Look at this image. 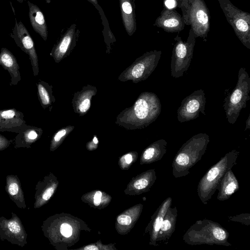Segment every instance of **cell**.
Instances as JSON below:
<instances>
[{"label":"cell","mask_w":250,"mask_h":250,"mask_svg":"<svg viewBox=\"0 0 250 250\" xmlns=\"http://www.w3.org/2000/svg\"><path fill=\"white\" fill-rule=\"evenodd\" d=\"M35 189L34 204L35 208H40L45 202L50 199L54 192V186H46L45 180L43 182H39L36 186Z\"/></svg>","instance_id":"26"},{"label":"cell","mask_w":250,"mask_h":250,"mask_svg":"<svg viewBox=\"0 0 250 250\" xmlns=\"http://www.w3.org/2000/svg\"><path fill=\"white\" fill-rule=\"evenodd\" d=\"M4 189L10 199L17 207L22 209L26 208L23 191L17 175L11 174L6 176Z\"/></svg>","instance_id":"17"},{"label":"cell","mask_w":250,"mask_h":250,"mask_svg":"<svg viewBox=\"0 0 250 250\" xmlns=\"http://www.w3.org/2000/svg\"><path fill=\"white\" fill-rule=\"evenodd\" d=\"M185 25L182 16L177 11L165 7L153 24L169 33H179L184 29Z\"/></svg>","instance_id":"13"},{"label":"cell","mask_w":250,"mask_h":250,"mask_svg":"<svg viewBox=\"0 0 250 250\" xmlns=\"http://www.w3.org/2000/svg\"><path fill=\"white\" fill-rule=\"evenodd\" d=\"M167 142L163 139L154 142L144 151L143 159L150 163L161 160L167 152Z\"/></svg>","instance_id":"23"},{"label":"cell","mask_w":250,"mask_h":250,"mask_svg":"<svg viewBox=\"0 0 250 250\" xmlns=\"http://www.w3.org/2000/svg\"><path fill=\"white\" fill-rule=\"evenodd\" d=\"M206 99L204 91L199 89L193 92L182 101L177 109V119L180 123L193 120L205 112Z\"/></svg>","instance_id":"11"},{"label":"cell","mask_w":250,"mask_h":250,"mask_svg":"<svg viewBox=\"0 0 250 250\" xmlns=\"http://www.w3.org/2000/svg\"><path fill=\"white\" fill-rule=\"evenodd\" d=\"M161 109L157 95L153 92H144L132 106L119 115L116 123L128 129L144 128L157 119Z\"/></svg>","instance_id":"1"},{"label":"cell","mask_w":250,"mask_h":250,"mask_svg":"<svg viewBox=\"0 0 250 250\" xmlns=\"http://www.w3.org/2000/svg\"><path fill=\"white\" fill-rule=\"evenodd\" d=\"M177 2V7H179L182 4L184 3L188 0H176Z\"/></svg>","instance_id":"38"},{"label":"cell","mask_w":250,"mask_h":250,"mask_svg":"<svg viewBox=\"0 0 250 250\" xmlns=\"http://www.w3.org/2000/svg\"><path fill=\"white\" fill-rule=\"evenodd\" d=\"M85 250H98V248L95 246L90 245V246H87L85 247L84 248Z\"/></svg>","instance_id":"36"},{"label":"cell","mask_w":250,"mask_h":250,"mask_svg":"<svg viewBox=\"0 0 250 250\" xmlns=\"http://www.w3.org/2000/svg\"><path fill=\"white\" fill-rule=\"evenodd\" d=\"M239 189L238 181L231 169L224 176L219 185L217 198L219 201L228 200Z\"/></svg>","instance_id":"20"},{"label":"cell","mask_w":250,"mask_h":250,"mask_svg":"<svg viewBox=\"0 0 250 250\" xmlns=\"http://www.w3.org/2000/svg\"><path fill=\"white\" fill-rule=\"evenodd\" d=\"M0 65L7 70L10 75L9 85H17L21 80L20 66L15 56L5 47H2L0 50Z\"/></svg>","instance_id":"16"},{"label":"cell","mask_w":250,"mask_h":250,"mask_svg":"<svg viewBox=\"0 0 250 250\" xmlns=\"http://www.w3.org/2000/svg\"><path fill=\"white\" fill-rule=\"evenodd\" d=\"M73 128L74 126H69L59 130L54 135L52 139V144L59 142Z\"/></svg>","instance_id":"28"},{"label":"cell","mask_w":250,"mask_h":250,"mask_svg":"<svg viewBox=\"0 0 250 250\" xmlns=\"http://www.w3.org/2000/svg\"><path fill=\"white\" fill-rule=\"evenodd\" d=\"M102 192L100 191H97L94 196V204L96 206L100 205L101 201Z\"/></svg>","instance_id":"34"},{"label":"cell","mask_w":250,"mask_h":250,"mask_svg":"<svg viewBox=\"0 0 250 250\" xmlns=\"http://www.w3.org/2000/svg\"><path fill=\"white\" fill-rule=\"evenodd\" d=\"M250 77L244 67L238 71L236 85L224 100L223 108L226 119L232 125L237 121L241 110L246 107L250 100Z\"/></svg>","instance_id":"5"},{"label":"cell","mask_w":250,"mask_h":250,"mask_svg":"<svg viewBox=\"0 0 250 250\" xmlns=\"http://www.w3.org/2000/svg\"><path fill=\"white\" fill-rule=\"evenodd\" d=\"M26 124L23 113L15 108L0 110V131L18 133Z\"/></svg>","instance_id":"14"},{"label":"cell","mask_w":250,"mask_h":250,"mask_svg":"<svg viewBox=\"0 0 250 250\" xmlns=\"http://www.w3.org/2000/svg\"><path fill=\"white\" fill-rule=\"evenodd\" d=\"M96 93V88L90 85L76 93L72 102L75 112L82 115L86 113L90 107L92 97Z\"/></svg>","instance_id":"19"},{"label":"cell","mask_w":250,"mask_h":250,"mask_svg":"<svg viewBox=\"0 0 250 250\" xmlns=\"http://www.w3.org/2000/svg\"><path fill=\"white\" fill-rule=\"evenodd\" d=\"M161 50H153L144 54L124 72L127 80L134 83L146 80L156 69L161 58ZM126 76V77H127Z\"/></svg>","instance_id":"9"},{"label":"cell","mask_w":250,"mask_h":250,"mask_svg":"<svg viewBox=\"0 0 250 250\" xmlns=\"http://www.w3.org/2000/svg\"><path fill=\"white\" fill-rule=\"evenodd\" d=\"M250 216L249 213H244L237 215L229 217V219L232 221L238 222L243 223L248 226L250 225Z\"/></svg>","instance_id":"29"},{"label":"cell","mask_w":250,"mask_h":250,"mask_svg":"<svg viewBox=\"0 0 250 250\" xmlns=\"http://www.w3.org/2000/svg\"><path fill=\"white\" fill-rule=\"evenodd\" d=\"M239 152L232 150L226 153L203 175L197 187L198 195L204 205L207 204L218 189L225 173L236 164Z\"/></svg>","instance_id":"4"},{"label":"cell","mask_w":250,"mask_h":250,"mask_svg":"<svg viewBox=\"0 0 250 250\" xmlns=\"http://www.w3.org/2000/svg\"><path fill=\"white\" fill-rule=\"evenodd\" d=\"M120 2L124 25L131 35L136 30V21L131 0H120Z\"/></svg>","instance_id":"25"},{"label":"cell","mask_w":250,"mask_h":250,"mask_svg":"<svg viewBox=\"0 0 250 250\" xmlns=\"http://www.w3.org/2000/svg\"><path fill=\"white\" fill-rule=\"evenodd\" d=\"M36 84L38 99L42 107L44 109L48 108L51 111L55 101L53 95L52 86L41 80H39Z\"/></svg>","instance_id":"24"},{"label":"cell","mask_w":250,"mask_h":250,"mask_svg":"<svg viewBox=\"0 0 250 250\" xmlns=\"http://www.w3.org/2000/svg\"><path fill=\"white\" fill-rule=\"evenodd\" d=\"M16 0L21 3H22L23 1V0Z\"/></svg>","instance_id":"40"},{"label":"cell","mask_w":250,"mask_h":250,"mask_svg":"<svg viewBox=\"0 0 250 250\" xmlns=\"http://www.w3.org/2000/svg\"><path fill=\"white\" fill-rule=\"evenodd\" d=\"M61 233L65 237H69L72 233V228L68 223H63L60 227Z\"/></svg>","instance_id":"30"},{"label":"cell","mask_w":250,"mask_h":250,"mask_svg":"<svg viewBox=\"0 0 250 250\" xmlns=\"http://www.w3.org/2000/svg\"><path fill=\"white\" fill-rule=\"evenodd\" d=\"M10 36L13 39L17 45L28 55L33 75L34 76H38L39 73V60L34 42L28 31L21 21L18 22L15 19V24Z\"/></svg>","instance_id":"12"},{"label":"cell","mask_w":250,"mask_h":250,"mask_svg":"<svg viewBox=\"0 0 250 250\" xmlns=\"http://www.w3.org/2000/svg\"><path fill=\"white\" fill-rule=\"evenodd\" d=\"M185 24L190 25L195 38L205 40L210 30V15L204 0H188L179 7Z\"/></svg>","instance_id":"6"},{"label":"cell","mask_w":250,"mask_h":250,"mask_svg":"<svg viewBox=\"0 0 250 250\" xmlns=\"http://www.w3.org/2000/svg\"><path fill=\"white\" fill-rule=\"evenodd\" d=\"M43 133L42 128L26 124L14 139V147L31 148V145L38 141Z\"/></svg>","instance_id":"15"},{"label":"cell","mask_w":250,"mask_h":250,"mask_svg":"<svg viewBox=\"0 0 250 250\" xmlns=\"http://www.w3.org/2000/svg\"><path fill=\"white\" fill-rule=\"evenodd\" d=\"M177 217L176 207L170 206L167 211L158 231L156 243L167 242L171 237L176 228Z\"/></svg>","instance_id":"18"},{"label":"cell","mask_w":250,"mask_h":250,"mask_svg":"<svg viewBox=\"0 0 250 250\" xmlns=\"http://www.w3.org/2000/svg\"><path fill=\"white\" fill-rule=\"evenodd\" d=\"M250 128V114L249 115L248 119L246 121V125L245 127V130Z\"/></svg>","instance_id":"37"},{"label":"cell","mask_w":250,"mask_h":250,"mask_svg":"<svg viewBox=\"0 0 250 250\" xmlns=\"http://www.w3.org/2000/svg\"><path fill=\"white\" fill-rule=\"evenodd\" d=\"M171 204L172 198L169 197L161 204L153 214L152 221L150 222V231L151 232V242L154 246L156 245L157 234L164 216Z\"/></svg>","instance_id":"22"},{"label":"cell","mask_w":250,"mask_h":250,"mask_svg":"<svg viewBox=\"0 0 250 250\" xmlns=\"http://www.w3.org/2000/svg\"><path fill=\"white\" fill-rule=\"evenodd\" d=\"M125 159L127 164H130L132 162V158L131 155L130 154L125 155Z\"/></svg>","instance_id":"35"},{"label":"cell","mask_w":250,"mask_h":250,"mask_svg":"<svg viewBox=\"0 0 250 250\" xmlns=\"http://www.w3.org/2000/svg\"><path fill=\"white\" fill-rule=\"evenodd\" d=\"M227 21L241 43L250 49V14L235 6L230 0H218Z\"/></svg>","instance_id":"8"},{"label":"cell","mask_w":250,"mask_h":250,"mask_svg":"<svg viewBox=\"0 0 250 250\" xmlns=\"http://www.w3.org/2000/svg\"><path fill=\"white\" fill-rule=\"evenodd\" d=\"M7 219L0 217V240H7L12 244L23 247L27 244V233L21 219L13 212Z\"/></svg>","instance_id":"10"},{"label":"cell","mask_w":250,"mask_h":250,"mask_svg":"<svg viewBox=\"0 0 250 250\" xmlns=\"http://www.w3.org/2000/svg\"><path fill=\"white\" fill-rule=\"evenodd\" d=\"M29 7V18L32 28L46 41L47 38V28L44 15L36 5L27 1Z\"/></svg>","instance_id":"21"},{"label":"cell","mask_w":250,"mask_h":250,"mask_svg":"<svg viewBox=\"0 0 250 250\" xmlns=\"http://www.w3.org/2000/svg\"><path fill=\"white\" fill-rule=\"evenodd\" d=\"M131 221V217L127 215H121L117 218L118 223L121 225H129Z\"/></svg>","instance_id":"32"},{"label":"cell","mask_w":250,"mask_h":250,"mask_svg":"<svg viewBox=\"0 0 250 250\" xmlns=\"http://www.w3.org/2000/svg\"><path fill=\"white\" fill-rule=\"evenodd\" d=\"M14 142V139L9 140L0 134V151L8 148Z\"/></svg>","instance_id":"31"},{"label":"cell","mask_w":250,"mask_h":250,"mask_svg":"<svg viewBox=\"0 0 250 250\" xmlns=\"http://www.w3.org/2000/svg\"><path fill=\"white\" fill-rule=\"evenodd\" d=\"M73 33V29L68 31L60 42L53 49L50 55L56 62H60L67 52L71 43Z\"/></svg>","instance_id":"27"},{"label":"cell","mask_w":250,"mask_h":250,"mask_svg":"<svg viewBox=\"0 0 250 250\" xmlns=\"http://www.w3.org/2000/svg\"><path fill=\"white\" fill-rule=\"evenodd\" d=\"M209 142L205 133L193 135L180 147L172 163L173 176L180 178L189 173V169L196 164L205 154Z\"/></svg>","instance_id":"2"},{"label":"cell","mask_w":250,"mask_h":250,"mask_svg":"<svg viewBox=\"0 0 250 250\" xmlns=\"http://www.w3.org/2000/svg\"><path fill=\"white\" fill-rule=\"evenodd\" d=\"M93 142L94 144H97L98 143V139L96 136H95L93 139Z\"/></svg>","instance_id":"39"},{"label":"cell","mask_w":250,"mask_h":250,"mask_svg":"<svg viewBox=\"0 0 250 250\" xmlns=\"http://www.w3.org/2000/svg\"><path fill=\"white\" fill-rule=\"evenodd\" d=\"M229 233L220 224L207 219L196 221L183 236L184 241L190 245L207 244L230 246Z\"/></svg>","instance_id":"3"},{"label":"cell","mask_w":250,"mask_h":250,"mask_svg":"<svg viewBox=\"0 0 250 250\" xmlns=\"http://www.w3.org/2000/svg\"><path fill=\"white\" fill-rule=\"evenodd\" d=\"M174 45L171 55V75L174 78L183 76L188 70L193 57L196 38L190 28L186 42L183 41L179 34L174 38Z\"/></svg>","instance_id":"7"},{"label":"cell","mask_w":250,"mask_h":250,"mask_svg":"<svg viewBox=\"0 0 250 250\" xmlns=\"http://www.w3.org/2000/svg\"><path fill=\"white\" fill-rule=\"evenodd\" d=\"M164 6L167 9H173L177 7V2L176 0H164Z\"/></svg>","instance_id":"33"}]
</instances>
